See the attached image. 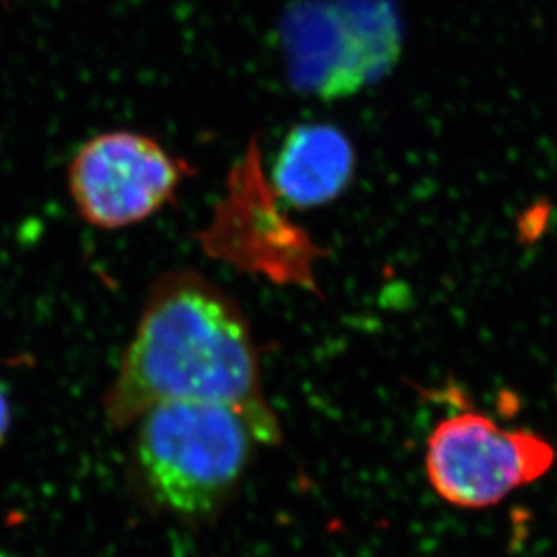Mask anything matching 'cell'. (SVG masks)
Instances as JSON below:
<instances>
[{
    "label": "cell",
    "mask_w": 557,
    "mask_h": 557,
    "mask_svg": "<svg viewBox=\"0 0 557 557\" xmlns=\"http://www.w3.org/2000/svg\"><path fill=\"white\" fill-rule=\"evenodd\" d=\"M354 174L356 150L347 134L326 123H307L285 137L269 186L293 210H312L336 200Z\"/></svg>",
    "instance_id": "52a82bcc"
},
{
    "label": "cell",
    "mask_w": 557,
    "mask_h": 557,
    "mask_svg": "<svg viewBox=\"0 0 557 557\" xmlns=\"http://www.w3.org/2000/svg\"><path fill=\"white\" fill-rule=\"evenodd\" d=\"M280 29L290 85L326 101L377 84L403 53L394 0H296Z\"/></svg>",
    "instance_id": "3957f363"
},
{
    "label": "cell",
    "mask_w": 557,
    "mask_h": 557,
    "mask_svg": "<svg viewBox=\"0 0 557 557\" xmlns=\"http://www.w3.org/2000/svg\"><path fill=\"white\" fill-rule=\"evenodd\" d=\"M224 199L210 230L200 235L213 257L269 278L312 284L315 248L280 213L273 189L263 180L257 145L233 172Z\"/></svg>",
    "instance_id": "8992f818"
},
{
    "label": "cell",
    "mask_w": 557,
    "mask_h": 557,
    "mask_svg": "<svg viewBox=\"0 0 557 557\" xmlns=\"http://www.w3.org/2000/svg\"><path fill=\"white\" fill-rule=\"evenodd\" d=\"M11 428V406L4 389L0 388V446L4 444L5 436Z\"/></svg>",
    "instance_id": "ba28073f"
},
{
    "label": "cell",
    "mask_w": 557,
    "mask_h": 557,
    "mask_svg": "<svg viewBox=\"0 0 557 557\" xmlns=\"http://www.w3.org/2000/svg\"><path fill=\"white\" fill-rule=\"evenodd\" d=\"M424 463L444 502L487 509L543 479L556 463V449L531 430L502 428L484 413L468 411L436 424Z\"/></svg>",
    "instance_id": "277c9868"
},
{
    "label": "cell",
    "mask_w": 557,
    "mask_h": 557,
    "mask_svg": "<svg viewBox=\"0 0 557 557\" xmlns=\"http://www.w3.org/2000/svg\"><path fill=\"white\" fill-rule=\"evenodd\" d=\"M164 403L227 406L249 422L260 444L280 442L248 318L194 269L169 271L153 284L103 411L122 430Z\"/></svg>",
    "instance_id": "6da1fadb"
},
{
    "label": "cell",
    "mask_w": 557,
    "mask_h": 557,
    "mask_svg": "<svg viewBox=\"0 0 557 557\" xmlns=\"http://www.w3.org/2000/svg\"><path fill=\"white\" fill-rule=\"evenodd\" d=\"M137 474L159 509L205 523L221 512L260 444L237 410L208 403H164L137 421Z\"/></svg>",
    "instance_id": "7a4b0ae2"
},
{
    "label": "cell",
    "mask_w": 557,
    "mask_h": 557,
    "mask_svg": "<svg viewBox=\"0 0 557 557\" xmlns=\"http://www.w3.org/2000/svg\"><path fill=\"white\" fill-rule=\"evenodd\" d=\"M191 169L156 137L111 131L90 137L67 169L78 215L96 230H123L148 221L177 197Z\"/></svg>",
    "instance_id": "5b68a950"
}]
</instances>
